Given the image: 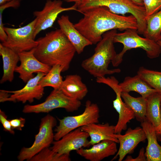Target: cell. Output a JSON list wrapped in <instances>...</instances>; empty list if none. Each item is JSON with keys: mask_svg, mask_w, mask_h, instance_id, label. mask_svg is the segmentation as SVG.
<instances>
[{"mask_svg": "<svg viewBox=\"0 0 161 161\" xmlns=\"http://www.w3.org/2000/svg\"><path fill=\"white\" fill-rule=\"evenodd\" d=\"M121 96L126 104L133 111L137 120L141 123L146 119L147 98L135 97L129 93L122 92Z\"/></svg>", "mask_w": 161, "mask_h": 161, "instance_id": "cb8c5ba5", "label": "cell"}, {"mask_svg": "<svg viewBox=\"0 0 161 161\" xmlns=\"http://www.w3.org/2000/svg\"><path fill=\"white\" fill-rule=\"evenodd\" d=\"M117 33V30H112L104 33L101 40L97 44L94 54L82 61V67L94 77H104L121 72L119 69H108L109 64L117 54L113 41Z\"/></svg>", "mask_w": 161, "mask_h": 161, "instance_id": "3957f363", "label": "cell"}, {"mask_svg": "<svg viewBox=\"0 0 161 161\" xmlns=\"http://www.w3.org/2000/svg\"><path fill=\"white\" fill-rule=\"evenodd\" d=\"M116 136L120 143V147L112 160L118 157V161H122L127 154L133 151L140 143L146 139L144 130L140 127L134 129L129 128L124 134H117Z\"/></svg>", "mask_w": 161, "mask_h": 161, "instance_id": "9a60e30c", "label": "cell"}, {"mask_svg": "<svg viewBox=\"0 0 161 161\" xmlns=\"http://www.w3.org/2000/svg\"></svg>", "mask_w": 161, "mask_h": 161, "instance_id": "7bdbcfd3", "label": "cell"}, {"mask_svg": "<svg viewBox=\"0 0 161 161\" xmlns=\"http://www.w3.org/2000/svg\"><path fill=\"white\" fill-rule=\"evenodd\" d=\"M77 0H65V1L68 2H75V1Z\"/></svg>", "mask_w": 161, "mask_h": 161, "instance_id": "f35d334b", "label": "cell"}, {"mask_svg": "<svg viewBox=\"0 0 161 161\" xmlns=\"http://www.w3.org/2000/svg\"><path fill=\"white\" fill-rule=\"evenodd\" d=\"M10 95L9 93L7 92L6 90H0V102H4L7 101L8 98Z\"/></svg>", "mask_w": 161, "mask_h": 161, "instance_id": "836d02e7", "label": "cell"}, {"mask_svg": "<svg viewBox=\"0 0 161 161\" xmlns=\"http://www.w3.org/2000/svg\"><path fill=\"white\" fill-rule=\"evenodd\" d=\"M156 133L158 141L161 142V132Z\"/></svg>", "mask_w": 161, "mask_h": 161, "instance_id": "74e56055", "label": "cell"}, {"mask_svg": "<svg viewBox=\"0 0 161 161\" xmlns=\"http://www.w3.org/2000/svg\"><path fill=\"white\" fill-rule=\"evenodd\" d=\"M137 30L128 29L124 32L117 33L113 39L114 43H120L123 46L122 50L117 54L111 62L114 66L117 67L122 62L125 53L134 48H141L144 50L147 56L153 59L159 57L161 53V47L157 42L138 34Z\"/></svg>", "mask_w": 161, "mask_h": 161, "instance_id": "5b68a950", "label": "cell"}, {"mask_svg": "<svg viewBox=\"0 0 161 161\" xmlns=\"http://www.w3.org/2000/svg\"><path fill=\"white\" fill-rule=\"evenodd\" d=\"M146 20V27L143 35L145 37L157 42L161 35V9L147 17Z\"/></svg>", "mask_w": 161, "mask_h": 161, "instance_id": "d4e9b609", "label": "cell"}, {"mask_svg": "<svg viewBox=\"0 0 161 161\" xmlns=\"http://www.w3.org/2000/svg\"><path fill=\"white\" fill-rule=\"evenodd\" d=\"M134 3L138 5L141 6H144L143 0H131Z\"/></svg>", "mask_w": 161, "mask_h": 161, "instance_id": "e575fe53", "label": "cell"}, {"mask_svg": "<svg viewBox=\"0 0 161 161\" xmlns=\"http://www.w3.org/2000/svg\"><path fill=\"white\" fill-rule=\"evenodd\" d=\"M34 48L18 54L20 65L17 66L15 72L19 74V78L24 82H27L34 77L33 73L42 72L47 74L51 67L39 61L34 55Z\"/></svg>", "mask_w": 161, "mask_h": 161, "instance_id": "8fae6325", "label": "cell"}, {"mask_svg": "<svg viewBox=\"0 0 161 161\" xmlns=\"http://www.w3.org/2000/svg\"><path fill=\"white\" fill-rule=\"evenodd\" d=\"M12 0H0V5H1L11 1Z\"/></svg>", "mask_w": 161, "mask_h": 161, "instance_id": "8d00e7d4", "label": "cell"}, {"mask_svg": "<svg viewBox=\"0 0 161 161\" xmlns=\"http://www.w3.org/2000/svg\"><path fill=\"white\" fill-rule=\"evenodd\" d=\"M36 21L35 18L26 25L18 28L4 27L7 38L1 44L18 54L35 48L38 44L34 36Z\"/></svg>", "mask_w": 161, "mask_h": 161, "instance_id": "52a82bcc", "label": "cell"}, {"mask_svg": "<svg viewBox=\"0 0 161 161\" xmlns=\"http://www.w3.org/2000/svg\"><path fill=\"white\" fill-rule=\"evenodd\" d=\"M148 140L145 155L147 161H161V146L158 143L155 127L146 118L141 122Z\"/></svg>", "mask_w": 161, "mask_h": 161, "instance_id": "d6986e66", "label": "cell"}, {"mask_svg": "<svg viewBox=\"0 0 161 161\" xmlns=\"http://www.w3.org/2000/svg\"><path fill=\"white\" fill-rule=\"evenodd\" d=\"M146 18L161 9V0H143Z\"/></svg>", "mask_w": 161, "mask_h": 161, "instance_id": "f1b7e54d", "label": "cell"}, {"mask_svg": "<svg viewBox=\"0 0 161 161\" xmlns=\"http://www.w3.org/2000/svg\"><path fill=\"white\" fill-rule=\"evenodd\" d=\"M63 69V67L59 65L52 66L49 72L40 80L39 84L44 88L50 86L54 89H59L63 81L61 75Z\"/></svg>", "mask_w": 161, "mask_h": 161, "instance_id": "484cf974", "label": "cell"}, {"mask_svg": "<svg viewBox=\"0 0 161 161\" xmlns=\"http://www.w3.org/2000/svg\"><path fill=\"white\" fill-rule=\"evenodd\" d=\"M0 55L3 61V75L1 83L7 81L11 82L14 78V72L19 61L18 54L10 49L0 44Z\"/></svg>", "mask_w": 161, "mask_h": 161, "instance_id": "44dd1931", "label": "cell"}, {"mask_svg": "<svg viewBox=\"0 0 161 161\" xmlns=\"http://www.w3.org/2000/svg\"><path fill=\"white\" fill-rule=\"evenodd\" d=\"M99 113L97 105L90 100H87L84 110L81 114L59 119V124L55 130L54 140H58L65 134L79 127L92 123H98Z\"/></svg>", "mask_w": 161, "mask_h": 161, "instance_id": "8992f818", "label": "cell"}, {"mask_svg": "<svg viewBox=\"0 0 161 161\" xmlns=\"http://www.w3.org/2000/svg\"></svg>", "mask_w": 161, "mask_h": 161, "instance_id": "b9f144b4", "label": "cell"}, {"mask_svg": "<svg viewBox=\"0 0 161 161\" xmlns=\"http://www.w3.org/2000/svg\"><path fill=\"white\" fill-rule=\"evenodd\" d=\"M137 73L152 88L161 93V72L149 69L142 66L139 68Z\"/></svg>", "mask_w": 161, "mask_h": 161, "instance_id": "4316f807", "label": "cell"}, {"mask_svg": "<svg viewBox=\"0 0 161 161\" xmlns=\"http://www.w3.org/2000/svg\"><path fill=\"white\" fill-rule=\"evenodd\" d=\"M37 41L34 55L39 61L51 67L59 65L63 72L69 69L76 51L60 29L48 32Z\"/></svg>", "mask_w": 161, "mask_h": 161, "instance_id": "7a4b0ae2", "label": "cell"}, {"mask_svg": "<svg viewBox=\"0 0 161 161\" xmlns=\"http://www.w3.org/2000/svg\"><path fill=\"white\" fill-rule=\"evenodd\" d=\"M59 89L66 95L72 98L80 101L86 95L88 89L79 75H67Z\"/></svg>", "mask_w": 161, "mask_h": 161, "instance_id": "ffe728a7", "label": "cell"}, {"mask_svg": "<svg viewBox=\"0 0 161 161\" xmlns=\"http://www.w3.org/2000/svg\"><path fill=\"white\" fill-rule=\"evenodd\" d=\"M77 11L82 13L93 7L104 6L112 12L123 16L130 13L136 19L137 32L144 34L146 27L145 8L144 6L137 5L131 0H77L75 2Z\"/></svg>", "mask_w": 161, "mask_h": 161, "instance_id": "277c9868", "label": "cell"}, {"mask_svg": "<svg viewBox=\"0 0 161 161\" xmlns=\"http://www.w3.org/2000/svg\"><path fill=\"white\" fill-rule=\"evenodd\" d=\"M57 22L60 29L68 38L78 54H81L86 47L92 44L75 27L68 16H62Z\"/></svg>", "mask_w": 161, "mask_h": 161, "instance_id": "ac0fdd59", "label": "cell"}, {"mask_svg": "<svg viewBox=\"0 0 161 161\" xmlns=\"http://www.w3.org/2000/svg\"><path fill=\"white\" fill-rule=\"evenodd\" d=\"M145 152L144 148H142L140 150L138 155L135 158H133L131 156H128L124 161H146V158Z\"/></svg>", "mask_w": 161, "mask_h": 161, "instance_id": "1f68e13d", "label": "cell"}, {"mask_svg": "<svg viewBox=\"0 0 161 161\" xmlns=\"http://www.w3.org/2000/svg\"><path fill=\"white\" fill-rule=\"evenodd\" d=\"M161 93L155 92L147 98L146 118L155 128L161 123Z\"/></svg>", "mask_w": 161, "mask_h": 161, "instance_id": "603a6c76", "label": "cell"}, {"mask_svg": "<svg viewBox=\"0 0 161 161\" xmlns=\"http://www.w3.org/2000/svg\"><path fill=\"white\" fill-rule=\"evenodd\" d=\"M157 42L158 44L161 47V41H158Z\"/></svg>", "mask_w": 161, "mask_h": 161, "instance_id": "ab89813d", "label": "cell"}, {"mask_svg": "<svg viewBox=\"0 0 161 161\" xmlns=\"http://www.w3.org/2000/svg\"><path fill=\"white\" fill-rule=\"evenodd\" d=\"M92 123L81 127L83 131L88 134L90 138L86 148H89L105 140H111L119 143L115 133V126L108 123Z\"/></svg>", "mask_w": 161, "mask_h": 161, "instance_id": "e0dca14e", "label": "cell"}, {"mask_svg": "<svg viewBox=\"0 0 161 161\" xmlns=\"http://www.w3.org/2000/svg\"><path fill=\"white\" fill-rule=\"evenodd\" d=\"M56 123V119L50 114L42 118L39 132L35 136L34 142L31 147L21 149L17 157L18 160L29 161L42 150L48 147L54 140L53 128Z\"/></svg>", "mask_w": 161, "mask_h": 161, "instance_id": "ba28073f", "label": "cell"}, {"mask_svg": "<svg viewBox=\"0 0 161 161\" xmlns=\"http://www.w3.org/2000/svg\"><path fill=\"white\" fill-rule=\"evenodd\" d=\"M119 85L122 92H135L145 98H147L152 93L157 92L138 75L132 77H126L123 82L119 83Z\"/></svg>", "mask_w": 161, "mask_h": 161, "instance_id": "7402d4cb", "label": "cell"}, {"mask_svg": "<svg viewBox=\"0 0 161 161\" xmlns=\"http://www.w3.org/2000/svg\"><path fill=\"white\" fill-rule=\"evenodd\" d=\"M156 133L161 132V123L157 127L155 128Z\"/></svg>", "mask_w": 161, "mask_h": 161, "instance_id": "d590c367", "label": "cell"}, {"mask_svg": "<svg viewBox=\"0 0 161 161\" xmlns=\"http://www.w3.org/2000/svg\"><path fill=\"white\" fill-rule=\"evenodd\" d=\"M30 161H70L69 154H60L48 147L46 148L33 157Z\"/></svg>", "mask_w": 161, "mask_h": 161, "instance_id": "83f0119b", "label": "cell"}, {"mask_svg": "<svg viewBox=\"0 0 161 161\" xmlns=\"http://www.w3.org/2000/svg\"><path fill=\"white\" fill-rule=\"evenodd\" d=\"M62 2L60 0H47L43 9L33 12L36 21L34 33V38L41 31L51 27L58 16L61 13L70 10L77 11L76 5L64 7Z\"/></svg>", "mask_w": 161, "mask_h": 161, "instance_id": "30bf717a", "label": "cell"}, {"mask_svg": "<svg viewBox=\"0 0 161 161\" xmlns=\"http://www.w3.org/2000/svg\"><path fill=\"white\" fill-rule=\"evenodd\" d=\"M81 105L80 101L70 97L59 89H54L43 102L36 105H26L23 109L25 113H48L59 108L72 112L78 110Z\"/></svg>", "mask_w": 161, "mask_h": 161, "instance_id": "9c48e42d", "label": "cell"}, {"mask_svg": "<svg viewBox=\"0 0 161 161\" xmlns=\"http://www.w3.org/2000/svg\"><path fill=\"white\" fill-rule=\"evenodd\" d=\"M107 85L114 91L116 99L113 101V106L118 114L117 122L115 126V133L120 134L127 128V124L135 117L133 111L123 101L121 96L122 92L118 80L115 78L110 80Z\"/></svg>", "mask_w": 161, "mask_h": 161, "instance_id": "5bb4252c", "label": "cell"}, {"mask_svg": "<svg viewBox=\"0 0 161 161\" xmlns=\"http://www.w3.org/2000/svg\"><path fill=\"white\" fill-rule=\"evenodd\" d=\"M89 135L79 127L64 135L60 140L53 142L50 148L60 154H70L82 148H86Z\"/></svg>", "mask_w": 161, "mask_h": 161, "instance_id": "7c38bea8", "label": "cell"}, {"mask_svg": "<svg viewBox=\"0 0 161 161\" xmlns=\"http://www.w3.org/2000/svg\"><path fill=\"white\" fill-rule=\"evenodd\" d=\"M82 14L83 17L74 26L92 44H97L104 33L112 30H137V20L132 15H119L105 7H93Z\"/></svg>", "mask_w": 161, "mask_h": 161, "instance_id": "6da1fadb", "label": "cell"}, {"mask_svg": "<svg viewBox=\"0 0 161 161\" xmlns=\"http://www.w3.org/2000/svg\"><path fill=\"white\" fill-rule=\"evenodd\" d=\"M0 121L4 128V130L14 134V132L12 129L10 120L7 119V116L4 112L0 110Z\"/></svg>", "mask_w": 161, "mask_h": 161, "instance_id": "f546056e", "label": "cell"}, {"mask_svg": "<svg viewBox=\"0 0 161 161\" xmlns=\"http://www.w3.org/2000/svg\"><path fill=\"white\" fill-rule=\"evenodd\" d=\"M116 143L111 140H105L92 145L90 148H82L76 151L77 154L87 160L100 161L117 153Z\"/></svg>", "mask_w": 161, "mask_h": 161, "instance_id": "2e32d148", "label": "cell"}, {"mask_svg": "<svg viewBox=\"0 0 161 161\" xmlns=\"http://www.w3.org/2000/svg\"><path fill=\"white\" fill-rule=\"evenodd\" d=\"M46 74L38 72L36 76L30 79L25 85L20 89L16 91H6L12 93L8 98L7 101L13 102H21L25 103L27 101L33 102L34 99H40L44 94V88L38 83L40 80Z\"/></svg>", "mask_w": 161, "mask_h": 161, "instance_id": "4fadbf2b", "label": "cell"}, {"mask_svg": "<svg viewBox=\"0 0 161 161\" xmlns=\"http://www.w3.org/2000/svg\"><path fill=\"white\" fill-rule=\"evenodd\" d=\"M20 5V0H12L0 6V12H3L4 10L9 7L16 8Z\"/></svg>", "mask_w": 161, "mask_h": 161, "instance_id": "d6a6232c", "label": "cell"}, {"mask_svg": "<svg viewBox=\"0 0 161 161\" xmlns=\"http://www.w3.org/2000/svg\"><path fill=\"white\" fill-rule=\"evenodd\" d=\"M12 129L20 131L22 130L25 123V119L20 117L18 118L13 119L10 120Z\"/></svg>", "mask_w": 161, "mask_h": 161, "instance_id": "4dcf8cb0", "label": "cell"}, {"mask_svg": "<svg viewBox=\"0 0 161 161\" xmlns=\"http://www.w3.org/2000/svg\"><path fill=\"white\" fill-rule=\"evenodd\" d=\"M159 41H161V35L160 36V39Z\"/></svg>", "mask_w": 161, "mask_h": 161, "instance_id": "60d3db41", "label": "cell"}]
</instances>
